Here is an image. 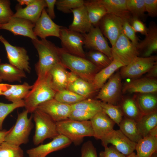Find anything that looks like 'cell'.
Here are the masks:
<instances>
[{"instance_id":"47","label":"cell","mask_w":157,"mask_h":157,"mask_svg":"<svg viewBox=\"0 0 157 157\" xmlns=\"http://www.w3.org/2000/svg\"><path fill=\"white\" fill-rule=\"evenodd\" d=\"M81 157H98L96 148L90 140L85 142L81 150Z\"/></svg>"},{"instance_id":"13","label":"cell","mask_w":157,"mask_h":157,"mask_svg":"<svg viewBox=\"0 0 157 157\" xmlns=\"http://www.w3.org/2000/svg\"><path fill=\"white\" fill-rule=\"evenodd\" d=\"M123 21L121 18L107 13L101 19L98 26L104 36L113 46L122 33Z\"/></svg>"},{"instance_id":"38","label":"cell","mask_w":157,"mask_h":157,"mask_svg":"<svg viewBox=\"0 0 157 157\" xmlns=\"http://www.w3.org/2000/svg\"><path fill=\"white\" fill-rule=\"evenodd\" d=\"M102 111L119 126L123 119V113L119 106L101 102Z\"/></svg>"},{"instance_id":"55","label":"cell","mask_w":157,"mask_h":157,"mask_svg":"<svg viewBox=\"0 0 157 157\" xmlns=\"http://www.w3.org/2000/svg\"><path fill=\"white\" fill-rule=\"evenodd\" d=\"M10 131V129L8 131L6 130L0 131V144L4 141L6 135Z\"/></svg>"},{"instance_id":"42","label":"cell","mask_w":157,"mask_h":157,"mask_svg":"<svg viewBox=\"0 0 157 157\" xmlns=\"http://www.w3.org/2000/svg\"><path fill=\"white\" fill-rule=\"evenodd\" d=\"M24 107V103L23 100L10 104L0 102V131L2 130V124L6 117L16 109Z\"/></svg>"},{"instance_id":"56","label":"cell","mask_w":157,"mask_h":157,"mask_svg":"<svg viewBox=\"0 0 157 157\" xmlns=\"http://www.w3.org/2000/svg\"><path fill=\"white\" fill-rule=\"evenodd\" d=\"M35 0H17V1L18 3V4L20 6H22L24 5L28 6L32 3Z\"/></svg>"},{"instance_id":"52","label":"cell","mask_w":157,"mask_h":157,"mask_svg":"<svg viewBox=\"0 0 157 157\" xmlns=\"http://www.w3.org/2000/svg\"><path fill=\"white\" fill-rule=\"evenodd\" d=\"M47 7V12L51 19H54L56 17L54 8L56 0H44Z\"/></svg>"},{"instance_id":"31","label":"cell","mask_w":157,"mask_h":157,"mask_svg":"<svg viewBox=\"0 0 157 157\" xmlns=\"http://www.w3.org/2000/svg\"><path fill=\"white\" fill-rule=\"evenodd\" d=\"M134 99L143 115L157 111V97L154 93L140 94Z\"/></svg>"},{"instance_id":"34","label":"cell","mask_w":157,"mask_h":157,"mask_svg":"<svg viewBox=\"0 0 157 157\" xmlns=\"http://www.w3.org/2000/svg\"><path fill=\"white\" fill-rule=\"evenodd\" d=\"M119 126V130L132 141L137 143L142 138L138 131L137 122L134 120L124 117Z\"/></svg>"},{"instance_id":"22","label":"cell","mask_w":157,"mask_h":157,"mask_svg":"<svg viewBox=\"0 0 157 157\" xmlns=\"http://www.w3.org/2000/svg\"><path fill=\"white\" fill-rule=\"evenodd\" d=\"M46 7L44 0H35L32 3L24 8L18 4L16 6V12L13 16L28 20L35 24L43 10Z\"/></svg>"},{"instance_id":"44","label":"cell","mask_w":157,"mask_h":157,"mask_svg":"<svg viewBox=\"0 0 157 157\" xmlns=\"http://www.w3.org/2000/svg\"><path fill=\"white\" fill-rule=\"evenodd\" d=\"M10 4L9 0H0V24L7 23L13 15Z\"/></svg>"},{"instance_id":"57","label":"cell","mask_w":157,"mask_h":157,"mask_svg":"<svg viewBox=\"0 0 157 157\" xmlns=\"http://www.w3.org/2000/svg\"><path fill=\"white\" fill-rule=\"evenodd\" d=\"M126 157H137V156L136 154L133 152L129 155L126 156Z\"/></svg>"},{"instance_id":"12","label":"cell","mask_w":157,"mask_h":157,"mask_svg":"<svg viewBox=\"0 0 157 157\" xmlns=\"http://www.w3.org/2000/svg\"><path fill=\"white\" fill-rule=\"evenodd\" d=\"M84 47L90 50L100 51L113 60L111 48L108 45L99 26H93L88 33L83 34Z\"/></svg>"},{"instance_id":"60","label":"cell","mask_w":157,"mask_h":157,"mask_svg":"<svg viewBox=\"0 0 157 157\" xmlns=\"http://www.w3.org/2000/svg\"><path fill=\"white\" fill-rule=\"evenodd\" d=\"M1 59H0V64L1 63Z\"/></svg>"},{"instance_id":"3","label":"cell","mask_w":157,"mask_h":157,"mask_svg":"<svg viewBox=\"0 0 157 157\" xmlns=\"http://www.w3.org/2000/svg\"><path fill=\"white\" fill-rule=\"evenodd\" d=\"M58 131L69 139L75 145H79L87 137H94L90 120L78 121L69 118L56 122Z\"/></svg>"},{"instance_id":"20","label":"cell","mask_w":157,"mask_h":157,"mask_svg":"<svg viewBox=\"0 0 157 157\" xmlns=\"http://www.w3.org/2000/svg\"><path fill=\"white\" fill-rule=\"evenodd\" d=\"M122 91L125 93H154L157 91V81L146 77L133 79L124 84Z\"/></svg>"},{"instance_id":"24","label":"cell","mask_w":157,"mask_h":157,"mask_svg":"<svg viewBox=\"0 0 157 157\" xmlns=\"http://www.w3.org/2000/svg\"><path fill=\"white\" fill-rule=\"evenodd\" d=\"M73 20L68 28L82 34L88 32L93 26L89 19L84 5L71 10Z\"/></svg>"},{"instance_id":"25","label":"cell","mask_w":157,"mask_h":157,"mask_svg":"<svg viewBox=\"0 0 157 157\" xmlns=\"http://www.w3.org/2000/svg\"><path fill=\"white\" fill-rule=\"evenodd\" d=\"M105 8L107 13L114 15L130 23L132 16L127 9V0H98Z\"/></svg>"},{"instance_id":"1","label":"cell","mask_w":157,"mask_h":157,"mask_svg":"<svg viewBox=\"0 0 157 157\" xmlns=\"http://www.w3.org/2000/svg\"><path fill=\"white\" fill-rule=\"evenodd\" d=\"M39 56L38 61L35 65L37 79L46 77L51 69L60 62L58 47L45 39L32 40Z\"/></svg>"},{"instance_id":"53","label":"cell","mask_w":157,"mask_h":157,"mask_svg":"<svg viewBox=\"0 0 157 157\" xmlns=\"http://www.w3.org/2000/svg\"><path fill=\"white\" fill-rule=\"evenodd\" d=\"M147 73L145 77L156 79L157 77V64L154 65Z\"/></svg>"},{"instance_id":"2","label":"cell","mask_w":157,"mask_h":157,"mask_svg":"<svg viewBox=\"0 0 157 157\" xmlns=\"http://www.w3.org/2000/svg\"><path fill=\"white\" fill-rule=\"evenodd\" d=\"M60 62L66 68L85 81L92 83L95 74L101 69L86 58L70 54L58 47Z\"/></svg>"},{"instance_id":"49","label":"cell","mask_w":157,"mask_h":157,"mask_svg":"<svg viewBox=\"0 0 157 157\" xmlns=\"http://www.w3.org/2000/svg\"><path fill=\"white\" fill-rule=\"evenodd\" d=\"M99 157H126L122 154L113 146L104 147V150L101 151Z\"/></svg>"},{"instance_id":"58","label":"cell","mask_w":157,"mask_h":157,"mask_svg":"<svg viewBox=\"0 0 157 157\" xmlns=\"http://www.w3.org/2000/svg\"><path fill=\"white\" fill-rule=\"evenodd\" d=\"M151 157H157V153H154Z\"/></svg>"},{"instance_id":"29","label":"cell","mask_w":157,"mask_h":157,"mask_svg":"<svg viewBox=\"0 0 157 157\" xmlns=\"http://www.w3.org/2000/svg\"><path fill=\"white\" fill-rule=\"evenodd\" d=\"M123 66L120 63L113 60L108 66L99 71L95 75L92 82L96 89H100L114 72Z\"/></svg>"},{"instance_id":"7","label":"cell","mask_w":157,"mask_h":157,"mask_svg":"<svg viewBox=\"0 0 157 157\" xmlns=\"http://www.w3.org/2000/svg\"><path fill=\"white\" fill-rule=\"evenodd\" d=\"M111 48L113 60L123 66L129 64L139 56L137 47L122 33Z\"/></svg>"},{"instance_id":"36","label":"cell","mask_w":157,"mask_h":157,"mask_svg":"<svg viewBox=\"0 0 157 157\" xmlns=\"http://www.w3.org/2000/svg\"><path fill=\"white\" fill-rule=\"evenodd\" d=\"M54 99L62 103L70 105L86 99L67 89L56 92Z\"/></svg>"},{"instance_id":"15","label":"cell","mask_w":157,"mask_h":157,"mask_svg":"<svg viewBox=\"0 0 157 157\" xmlns=\"http://www.w3.org/2000/svg\"><path fill=\"white\" fill-rule=\"evenodd\" d=\"M72 143L65 136L59 134L49 142L29 149L26 153L29 157H46L52 152L69 146Z\"/></svg>"},{"instance_id":"6","label":"cell","mask_w":157,"mask_h":157,"mask_svg":"<svg viewBox=\"0 0 157 157\" xmlns=\"http://www.w3.org/2000/svg\"><path fill=\"white\" fill-rule=\"evenodd\" d=\"M33 115L35 124V133L33 141L38 145L47 138L53 139L59 134L57 131L56 122L49 115L37 109Z\"/></svg>"},{"instance_id":"19","label":"cell","mask_w":157,"mask_h":157,"mask_svg":"<svg viewBox=\"0 0 157 157\" xmlns=\"http://www.w3.org/2000/svg\"><path fill=\"white\" fill-rule=\"evenodd\" d=\"M90 121L94 132V137L101 140L111 132L115 123L102 111L97 113Z\"/></svg>"},{"instance_id":"32","label":"cell","mask_w":157,"mask_h":157,"mask_svg":"<svg viewBox=\"0 0 157 157\" xmlns=\"http://www.w3.org/2000/svg\"><path fill=\"white\" fill-rule=\"evenodd\" d=\"M137 125L142 138L149 135L151 131L157 127V111L144 115L137 122Z\"/></svg>"},{"instance_id":"59","label":"cell","mask_w":157,"mask_h":157,"mask_svg":"<svg viewBox=\"0 0 157 157\" xmlns=\"http://www.w3.org/2000/svg\"><path fill=\"white\" fill-rule=\"evenodd\" d=\"M2 79L0 78V83L2 81Z\"/></svg>"},{"instance_id":"18","label":"cell","mask_w":157,"mask_h":157,"mask_svg":"<svg viewBox=\"0 0 157 157\" xmlns=\"http://www.w3.org/2000/svg\"><path fill=\"white\" fill-rule=\"evenodd\" d=\"M37 109L47 114L56 122L68 118L72 109L71 105L62 103L54 98L41 104Z\"/></svg>"},{"instance_id":"21","label":"cell","mask_w":157,"mask_h":157,"mask_svg":"<svg viewBox=\"0 0 157 157\" xmlns=\"http://www.w3.org/2000/svg\"><path fill=\"white\" fill-rule=\"evenodd\" d=\"M69 72L60 62L49 72L47 77L51 86L56 92L67 89Z\"/></svg>"},{"instance_id":"54","label":"cell","mask_w":157,"mask_h":157,"mask_svg":"<svg viewBox=\"0 0 157 157\" xmlns=\"http://www.w3.org/2000/svg\"><path fill=\"white\" fill-rule=\"evenodd\" d=\"M79 77L76 74L72 72H69L68 77V85L74 82Z\"/></svg>"},{"instance_id":"28","label":"cell","mask_w":157,"mask_h":157,"mask_svg":"<svg viewBox=\"0 0 157 157\" xmlns=\"http://www.w3.org/2000/svg\"><path fill=\"white\" fill-rule=\"evenodd\" d=\"M67 89L86 99L90 98L98 91L93 83L85 81L79 77L74 82L68 85Z\"/></svg>"},{"instance_id":"43","label":"cell","mask_w":157,"mask_h":157,"mask_svg":"<svg viewBox=\"0 0 157 157\" xmlns=\"http://www.w3.org/2000/svg\"><path fill=\"white\" fill-rule=\"evenodd\" d=\"M83 0H58L56 3L57 9L65 13H71L73 9L83 5Z\"/></svg>"},{"instance_id":"30","label":"cell","mask_w":157,"mask_h":157,"mask_svg":"<svg viewBox=\"0 0 157 157\" xmlns=\"http://www.w3.org/2000/svg\"><path fill=\"white\" fill-rule=\"evenodd\" d=\"M0 77L2 80L13 82H21L26 77L25 72L13 65L7 63L0 64Z\"/></svg>"},{"instance_id":"16","label":"cell","mask_w":157,"mask_h":157,"mask_svg":"<svg viewBox=\"0 0 157 157\" xmlns=\"http://www.w3.org/2000/svg\"><path fill=\"white\" fill-rule=\"evenodd\" d=\"M34 26L35 24L28 20L13 16L7 23L0 24V29L6 30L15 35L28 37L33 40L38 39L33 32Z\"/></svg>"},{"instance_id":"11","label":"cell","mask_w":157,"mask_h":157,"mask_svg":"<svg viewBox=\"0 0 157 157\" xmlns=\"http://www.w3.org/2000/svg\"><path fill=\"white\" fill-rule=\"evenodd\" d=\"M0 42L5 47L9 63L20 70L30 73L31 70L30 59L26 49L11 45L1 35H0Z\"/></svg>"},{"instance_id":"4","label":"cell","mask_w":157,"mask_h":157,"mask_svg":"<svg viewBox=\"0 0 157 157\" xmlns=\"http://www.w3.org/2000/svg\"><path fill=\"white\" fill-rule=\"evenodd\" d=\"M56 93L47 76L42 79H37L24 99L25 110L28 113H33L40 104L54 98Z\"/></svg>"},{"instance_id":"40","label":"cell","mask_w":157,"mask_h":157,"mask_svg":"<svg viewBox=\"0 0 157 157\" xmlns=\"http://www.w3.org/2000/svg\"><path fill=\"white\" fill-rule=\"evenodd\" d=\"M23 155L19 146L5 141L0 144V157H23Z\"/></svg>"},{"instance_id":"23","label":"cell","mask_w":157,"mask_h":157,"mask_svg":"<svg viewBox=\"0 0 157 157\" xmlns=\"http://www.w3.org/2000/svg\"><path fill=\"white\" fill-rule=\"evenodd\" d=\"M137 48L139 55L142 52V57H149L157 51V26L154 22H150L144 39L139 42Z\"/></svg>"},{"instance_id":"33","label":"cell","mask_w":157,"mask_h":157,"mask_svg":"<svg viewBox=\"0 0 157 157\" xmlns=\"http://www.w3.org/2000/svg\"><path fill=\"white\" fill-rule=\"evenodd\" d=\"M120 107L124 117L132 119L136 122L143 115L134 99L128 98L124 99Z\"/></svg>"},{"instance_id":"10","label":"cell","mask_w":157,"mask_h":157,"mask_svg":"<svg viewBox=\"0 0 157 157\" xmlns=\"http://www.w3.org/2000/svg\"><path fill=\"white\" fill-rule=\"evenodd\" d=\"M122 90V77L119 72L113 74L108 80L96 97L102 102L116 105Z\"/></svg>"},{"instance_id":"14","label":"cell","mask_w":157,"mask_h":157,"mask_svg":"<svg viewBox=\"0 0 157 157\" xmlns=\"http://www.w3.org/2000/svg\"><path fill=\"white\" fill-rule=\"evenodd\" d=\"M104 147L111 144L120 152L127 156L135 150L136 143L130 140L120 130H114L101 140Z\"/></svg>"},{"instance_id":"35","label":"cell","mask_w":157,"mask_h":157,"mask_svg":"<svg viewBox=\"0 0 157 157\" xmlns=\"http://www.w3.org/2000/svg\"><path fill=\"white\" fill-rule=\"evenodd\" d=\"M126 5L132 18L143 21L146 20L144 0H127Z\"/></svg>"},{"instance_id":"8","label":"cell","mask_w":157,"mask_h":157,"mask_svg":"<svg viewBox=\"0 0 157 157\" xmlns=\"http://www.w3.org/2000/svg\"><path fill=\"white\" fill-rule=\"evenodd\" d=\"M59 38L61 40V48L64 50L72 54L86 58L83 49V34L62 27Z\"/></svg>"},{"instance_id":"45","label":"cell","mask_w":157,"mask_h":157,"mask_svg":"<svg viewBox=\"0 0 157 157\" xmlns=\"http://www.w3.org/2000/svg\"><path fill=\"white\" fill-rule=\"evenodd\" d=\"M97 113L83 110L72 109L68 118L78 121L89 120Z\"/></svg>"},{"instance_id":"51","label":"cell","mask_w":157,"mask_h":157,"mask_svg":"<svg viewBox=\"0 0 157 157\" xmlns=\"http://www.w3.org/2000/svg\"><path fill=\"white\" fill-rule=\"evenodd\" d=\"M18 85L0 83V95H4L6 98L9 96L16 89Z\"/></svg>"},{"instance_id":"50","label":"cell","mask_w":157,"mask_h":157,"mask_svg":"<svg viewBox=\"0 0 157 157\" xmlns=\"http://www.w3.org/2000/svg\"><path fill=\"white\" fill-rule=\"evenodd\" d=\"M145 8L146 12L148 15L151 17L157 16V0H144Z\"/></svg>"},{"instance_id":"37","label":"cell","mask_w":157,"mask_h":157,"mask_svg":"<svg viewBox=\"0 0 157 157\" xmlns=\"http://www.w3.org/2000/svg\"><path fill=\"white\" fill-rule=\"evenodd\" d=\"M86 58L101 69L108 66L112 60L100 51L90 50L85 53Z\"/></svg>"},{"instance_id":"5","label":"cell","mask_w":157,"mask_h":157,"mask_svg":"<svg viewBox=\"0 0 157 157\" xmlns=\"http://www.w3.org/2000/svg\"><path fill=\"white\" fill-rule=\"evenodd\" d=\"M28 113L25 110L18 114L15 124L10 129L4 141L19 146L28 142L29 136L33 127V115L28 118Z\"/></svg>"},{"instance_id":"46","label":"cell","mask_w":157,"mask_h":157,"mask_svg":"<svg viewBox=\"0 0 157 157\" xmlns=\"http://www.w3.org/2000/svg\"><path fill=\"white\" fill-rule=\"evenodd\" d=\"M122 33L127 38L135 47H137L139 39L133 29L130 23L126 21H123Z\"/></svg>"},{"instance_id":"17","label":"cell","mask_w":157,"mask_h":157,"mask_svg":"<svg viewBox=\"0 0 157 157\" xmlns=\"http://www.w3.org/2000/svg\"><path fill=\"white\" fill-rule=\"evenodd\" d=\"M62 27L52 20L44 8L40 17L35 24L33 31L35 35L41 39H45L49 36L59 38L60 30Z\"/></svg>"},{"instance_id":"9","label":"cell","mask_w":157,"mask_h":157,"mask_svg":"<svg viewBox=\"0 0 157 157\" xmlns=\"http://www.w3.org/2000/svg\"><path fill=\"white\" fill-rule=\"evenodd\" d=\"M157 57H137L128 65L121 68L119 72L122 78L135 79L147 73L157 64Z\"/></svg>"},{"instance_id":"41","label":"cell","mask_w":157,"mask_h":157,"mask_svg":"<svg viewBox=\"0 0 157 157\" xmlns=\"http://www.w3.org/2000/svg\"><path fill=\"white\" fill-rule=\"evenodd\" d=\"M32 87L33 85H30L26 82L22 84H19L16 89L6 98L12 103L20 101L24 99Z\"/></svg>"},{"instance_id":"48","label":"cell","mask_w":157,"mask_h":157,"mask_svg":"<svg viewBox=\"0 0 157 157\" xmlns=\"http://www.w3.org/2000/svg\"><path fill=\"white\" fill-rule=\"evenodd\" d=\"M130 24L135 33L138 32L145 35L147 34V28L141 20L132 18Z\"/></svg>"},{"instance_id":"27","label":"cell","mask_w":157,"mask_h":157,"mask_svg":"<svg viewBox=\"0 0 157 157\" xmlns=\"http://www.w3.org/2000/svg\"><path fill=\"white\" fill-rule=\"evenodd\" d=\"M137 157H151L157 151V137L148 135L142 138L136 144Z\"/></svg>"},{"instance_id":"39","label":"cell","mask_w":157,"mask_h":157,"mask_svg":"<svg viewBox=\"0 0 157 157\" xmlns=\"http://www.w3.org/2000/svg\"><path fill=\"white\" fill-rule=\"evenodd\" d=\"M101 101L97 99L88 98L71 106L73 109H78L99 112L102 111Z\"/></svg>"},{"instance_id":"26","label":"cell","mask_w":157,"mask_h":157,"mask_svg":"<svg viewBox=\"0 0 157 157\" xmlns=\"http://www.w3.org/2000/svg\"><path fill=\"white\" fill-rule=\"evenodd\" d=\"M83 5L90 21L94 26H97L101 19L107 13L105 8L98 0H84Z\"/></svg>"}]
</instances>
